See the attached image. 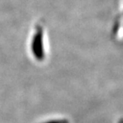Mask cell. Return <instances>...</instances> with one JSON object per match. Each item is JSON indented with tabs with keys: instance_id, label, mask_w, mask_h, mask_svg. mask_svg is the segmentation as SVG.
I'll list each match as a JSON object with an SVG mask.
<instances>
[{
	"instance_id": "cell-1",
	"label": "cell",
	"mask_w": 123,
	"mask_h": 123,
	"mask_svg": "<svg viewBox=\"0 0 123 123\" xmlns=\"http://www.w3.org/2000/svg\"><path fill=\"white\" fill-rule=\"evenodd\" d=\"M51 123H61V121H58V122H56H56H51Z\"/></svg>"
}]
</instances>
